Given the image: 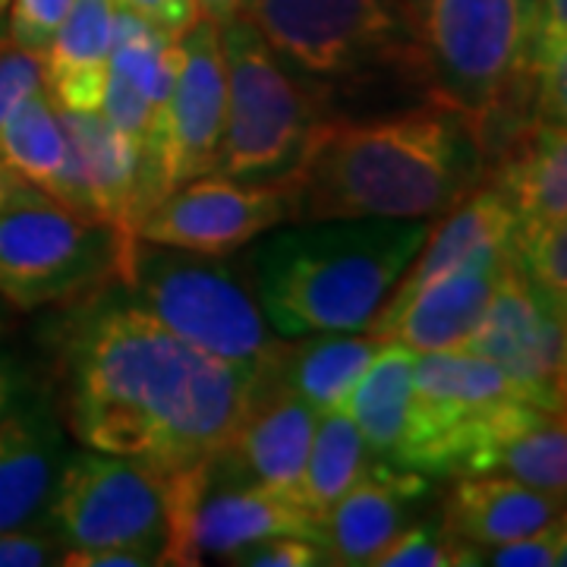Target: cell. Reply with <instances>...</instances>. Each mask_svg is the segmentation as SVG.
Wrapping results in <instances>:
<instances>
[{"label": "cell", "instance_id": "cell-38", "mask_svg": "<svg viewBox=\"0 0 567 567\" xmlns=\"http://www.w3.org/2000/svg\"><path fill=\"white\" fill-rule=\"evenodd\" d=\"M121 10L136 13L145 22L158 25L171 35H181L196 20H203L199 3L196 0H114Z\"/></svg>", "mask_w": 567, "mask_h": 567}, {"label": "cell", "instance_id": "cell-8", "mask_svg": "<svg viewBox=\"0 0 567 567\" xmlns=\"http://www.w3.org/2000/svg\"><path fill=\"white\" fill-rule=\"evenodd\" d=\"M130 234L39 199L0 208V303L73 306L121 278Z\"/></svg>", "mask_w": 567, "mask_h": 567}, {"label": "cell", "instance_id": "cell-31", "mask_svg": "<svg viewBox=\"0 0 567 567\" xmlns=\"http://www.w3.org/2000/svg\"><path fill=\"white\" fill-rule=\"evenodd\" d=\"M507 252L514 271L567 306V221H517Z\"/></svg>", "mask_w": 567, "mask_h": 567}, {"label": "cell", "instance_id": "cell-26", "mask_svg": "<svg viewBox=\"0 0 567 567\" xmlns=\"http://www.w3.org/2000/svg\"><path fill=\"white\" fill-rule=\"evenodd\" d=\"M517 221H567V126L533 121L488 167Z\"/></svg>", "mask_w": 567, "mask_h": 567}, {"label": "cell", "instance_id": "cell-37", "mask_svg": "<svg viewBox=\"0 0 567 567\" xmlns=\"http://www.w3.org/2000/svg\"><path fill=\"white\" fill-rule=\"evenodd\" d=\"M63 546L51 527L3 529L0 533V567L61 565Z\"/></svg>", "mask_w": 567, "mask_h": 567}, {"label": "cell", "instance_id": "cell-18", "mask_svg": "<svg viewBox=\"0 0 567 567\" xmlns=\"http://www.w3.org/2000/svg\"><path fill=\"white\" fill-rule=\"evenodd\" d=\"M507 246H495L473 262L425 284L404 306L369 324L372 334L394 338L416 353H457L486 312L488 300L511 265Z\"/></svg>", "mask_w": 567, "mask_h": 567}, {"label": "cell", "instance_id": "cell-1", "mask_svg": "<svg viewBox=\"0 0 567 567\" xmlns=\"http://www.w3.org/2000/svg\"><path fill=\"white\" fill-rule=\"evenodd\" d=\"M63 429L82 447L174 480L205 466L240 423L256 375L183 344L121 281L54 324Z\"/></svg>", "mask_w": 567, "mask_h": 567}, {"label": "cell", "instance_id": "cell-7", "mask_svg": "<svg viewBox=\"0 0 567 567\" xmlns=\"http://www.w3.org/2000/svg\"><path fill=\"white\" fill-rule=\"evenodd\" d=\"M221 54L227 111L212 177L240 183H290L324 121L278 54L244 17L224 22Z\"/></svg>", "mask_w": 567, "mask_h": 567}, {"label": "cell", "instance_id": "cell-43", "mask_svg": "<svg viewBox=\"0 0 567 567\" xmlns=\"http://www.w3.org/2000/svg\"><path fill=\"white\" fill-rule=\"evenodd\" d=\"M3 35H7V22L0 20V39H3Z\"/></svg>", "mask_w": 567, "mask_h": 567}, {"label": "cell", "instance_id": "cell-25", "mask_svg": "<svg viewBox=\"0 0 567 567\" xmlns=\"http://www.w3.org/2000/svg\"><path fill=\"white\" fill-rule=\"evenodd\" d=\"M117 3L73 0L51 48L41 54V82L63 111H99L114 44Z\"/></svg>", "mask_w": 567, "mask_h": 567}, {"label": "cell", "instance_id": "cell-3", "mask_svg": "<svg viewBox=\"0 0 567 567\" xmlns=\"http://www.w3.org/2000/svg\"><path fill=\"white\" fill-rule=\"evenodd\" d=\"M324 121L401 111L432 95L416 0H244Z\"/></svg>", "mask_w": 567, "mask_h": 567}, {"label": "cell", "instance_id": "cell-13", "mask_svg": "<svg viewBox=\"0 0 567 567\" xmlns=\"http://www.w3.org/2000/svg\"><path fill=\"white\" fill-rule=\"evenodd\" d=\"M567 306L507 265L476 331L457 353L502 365L529 404L565 413Z\"/></svg>", "mask_w": 567, "mask_h": 567}, {"label": "cell", "instance_id": "cell-21", "mask_svg": "<svg viewBox=\"0 0 567 567\" xmlns=\"http://www.w3.org/2000/svg\"><path fill=\"white\" fill-rule=\"evenodd\" d=\"M58 111L70 140L80 215L133 234L140 203V145L107 121L102 111Z\"/></svg>", "mask_w": 567, "mask_h": 567}, {"label": "cell", "instance_id": "cell-32", "mask_svg": "<svg viewBox=\"0 0 567 567\" xmlns=\"http://www.w3.org/2000/svg\"><path fill=\"white\" fill-rule=\"evenodd\" d=\"M480 565V551L461 543L447 529L442 511L435 517H416L388 543L372 567H466Z\"/></svg>", "mask_w": 567, "mask_h": 567}, {"label": "cell", "instance_id": "cell-41", "mask_svg": "<svg viewBox=\"0 0 567 567\" xmlns=\"http://www.w3.org/2000/svg\"><path fill=\"white\" fill-rule=\"evenodd\" d=\"M22 394V375L20 365L13 363V357H7L0 350V420L7 416V410L20 401Z\"/></svg>", "mask_w": 567, "mask_h": 567}, {"label": "cell", "instance_id": "cell-44", "mask_svg": "<svg viewBox=\"0 0 567 567\" xmlns=\"http://www.w3.org/2000/svg\"><path fill=\"white\" fill-rule=\"evenodd\" d=\"M7 3H10V0H0V13H3V10H7Z\"/></svg>", "mask_w": 567, "mask_h": 567}, {"label": "cell", "instance_id": "cell-6", "mask_svg": "<svg viewBox=\"0 0 567 567\" xmlns=\"http://www.w3.org/2000/svg\"><path fill=\"white\" fill-rule=\"evenodd\" d=\"M121 287L183 344L259 375L281 347L265 322L249 262L130 237Z\"/></svg>", "mask_w": 567, "mask_h": 567}, {"label": "cell", "instance_id": "cell-11", "mask_svg": "<svg viewBox=\"0 0 567 567\" xmlns=\"http://www.w3.org/2000/svg\"><path fill=\"white\" fill-rule=\"evenodd\" d=\"M290 221V183H240L205 174L162 196L136 221L130 237L203 256H234Z\"/></svg>", "mask_w": 567, "mask_h": 567}, {"label": "cell", "instance_id": "cell-28", "mask_svg": "<svg viewBox=\"0 0 567 567\" xmlns=\"http://www.w3.org/2000/svg\"><path fill=\"white\" fill-rule=\"evenodd\" d=\"M416 357L420 353L413 347L401 344L394 338H382L379 353L365 365L360 382L347 398L344 410L360 429L372 461L401 466Z\"/></svg>", "mask_w": 567, "mask_h": 567}, {"label": "cell", "instance_id": "cell-16", "mask_svg": "<svg viewBox=\"0 0 567 567\" xmlns=\"http://www.w3.org/2000/svg\"><path fill=\"white\" fill-rule=\"evenodd\" d=\"M432 498V476L369 461L363 476L322 517V546L331 565L365 567L410 527Z\"/></svg>", "mask_w": 567, "mask_h": 567}, {"label": "cell", "instance_id": "cell-22", "mask_svg": "<svg viewBox=\"0 0 567 567\" xmlns=\"http://www.w3.org/2000/svg\"><path fill=\"white\" fill-rule=\"evenodd\" d=\"M514 224H517V215L507 203V196L486 177L476 189H470L461 203L451 205L445 215L432 218V227L425 234L416 259L406 265V271L401 275V281L394 284L379 316L404 306L425 284L445 278L447 271L473 262L476 256H483L495 246L511 244Z\"/></svg>", "mask_w": 567, "mask_h": 567}, {"label": "cell", "instance_id": "cell-9", "mask_svg": "<svg viewBox=\"0 0 567 567\" xmlns=\"http://www.w3.org/2000/svg\"><path fill=\"white\" fill-rule=\"evenodd\" d=\"M48 527L66 548H130L167 561L174 507L171 483L126 457L70 451L48 507Z\"/></svg>", "mask_w": 567, "mask_h": 567}, {"label": "cell", "instance_id": "cell-20", "mask_svg": "<svg viewBox=\"0 0 567 567\" xmlns=\"http://www.w3.org/2000/svg\"><path fill=\"white\" fill-rule=\"evenodd\" d=\"M177 63V35L117 7L102 111L130 140L145 145L162 111Z\"/></svg>", "mask_w": 567, "mask_h": 567}, {"label": "cell", "instance_id": "cell-10", "mask_svg": "<svg viewBox=\"0 0 567 567\" xmlns=\"http://www.w3.org/2000/svg\"><path fill=\"white\" fill-rule=\"evenodd\" d=\"M224 111L227 80L221 29L215 22L196 20L177 35L174 80L140 152L136 221L171 189L212 174L224 133Z\"/></svg>", "mask_w": 567, "mask_h": 567}, {"label": "cell", "instance_id": "cell-23", "mask_svg": "<svg viewBox=\"0 0 567 567\" xmlns=\"http://www.w3.org/2000/svg\"><path fill=\"white\" fill-rule=\"evenodd\" d=\"M379 347L382 338L372 331H319L281 338V347L259 375L297 394L316 413H328L347 404Z\"/></svg>", "mask_w": 567, "mask_h": 567}, {"label": "cell", "instance_id": "cell-29", "mask_svg": "<svg viewBox=\"0 0 567 567\" xmlns=\"http://www.w3.org/2000/svg\"><path fill=\"white\" fill-rule=\"evenodd\" d=\"M369 461L372 457L365 451L363 435L344 406L319 413L303 476H300V502L306 511L322 520L324 511L363 476Z\"/></svg>", "mask_w": 567, "mask_h": 567}, {"label": "cell", "instance_id": "cell-40", "mask_svg": "<svg viewBox=\"0 0 567 567\" xmlns=\"http://www.w3.org/2000/svg\"><path fill=\"white\" fill-rule=\"evenodd\" d=\"M39 199H48V196H44V193H39L32 183L22 181L17 171H10L7 164L0 162V208L39 203Z\"/></svg>", "mask_w": 567, "mask_h": 567}, {"label": "cell", "instance_id": "cell-12", "mask_svg": "<svg viewBox=\"0 0 567 567\" xmlns=\"http://www.w3.org/2000/svg\"><path fill=\"white\" fill-rule=\"evenodd\" d=\"M507 401H527V394L502 365L473 353H420L413 365L401 466L420 470L432 480H451L466 429Z\"/></svg>", "mask_w": 567, "mask_h": 567}, {"label": "cell", "instance_id": "cell-45", "mask_svg": "<svg viewBox=\"0 0 567 567\" xmlns=\"http://www.w3.org/2000/svg\"><path fill=\"white\" fill-rule=\"evenodd\" d=\"M7 322V316H3V306H0V324Z\"/></svg>", "mask_w": 567, "mask_h": 567}, {"label": "cell", "instance_id": "cell-34", "mask_svg": "<svg viewBox=\"0 0 567 567\" xmlns=\"http://www.w3.org/2000/svg\"><path fill=\"white\" fill-rule=\"evenodd\" d=\"M7 7H10L7 39L22 51L44 54L66 20L73 0H10Z\"/></svg>", "mask_w": 567, "mask_h": 567}, {"label": "cell", "instance_id": "cell-42", "mask_svg": "<svg viewBox=\"0 0 567 567\" xmlns=\"http://www.w3.org/2000/svg\"><path fill=\"white\" fill-rule=\"evenodd\" d=\"M199 3V13L203 20L215 22V25H224V22L237 20L240 10H244V0H196Z\"/></svg>", "mask_w": 567, "mask_h": 567}, {"label": "cell", "instance_id": "cell-33", "mask_svg": "<svg viewBox=\"0 0 567 567\" xmlns=\"http://www.w3.org/2000/svg\"><path fill=\"white\" fill-rule=\"evenodd\" d=\"M567 561V520L565 514L546 527L533 529L502 546L483 548L480 565L495 567H561Z\"/></svg>", "mask_w": 567, "mask_h": 567}, {"label": "cell", "instance_id": "cell-30", "mask_svg": "<svg viewBox=\"0 0 567 567\" xmlns=\"http://www.w3.org/2000/svg\"><path fill=\"white\" fill-rule=\"evenodd\" d=\"M536 121L567 117V0H536L527 44Z\"/></svg>", "mask_w": 567, "mask_h": 567}, {"label": "cell", "instance_id": "cell-17", "mask_svg": "<svg viewBox=\"0 0 567 567\" xmlns=\"http://www.w3.org/2000/svg\"><path fill=\"white\" fill-rule=\"evenodd\" d=\"M66 457L70 447L54 401L20 394L0 420V533L48 527Z\"/></svg>", "mask_w": 567, "mask_h": 567}, {"label": "cell", "instance_id": "cell-39", "mask_svg": "<svg viewBox=\"0 0 567 567\" xmlns=\"http://www.w3.org/2000/svg\"><path fill=\"white\" fill-rule=\"evenodd\" d=\"M63 567H152V561L130 548H66Z\"/></svg>", "mask_w": 567, "mask_h": 567}, {"label": "cell", "instance_id": "cell-35", "mask_svg": "<svg viewBox=\"0 0 567 567\" xmlns=\"http://www.w3.org/2000/svg\"><path fill=\"white\" fill-rule=\"evenodd\" d=\"M237 567H319L331 565L322 543L306 536H268L252 546L240 548L227 558Z\"/></svg>", "mask_w": 567, "mask_h": 567}, {"label": "cell", "instance_id": "cell-19", "mask_svg": "<svg viewBox=\"0 0 567 567\" xmlns=\"http://www.w3.org/2000/svg\"><path fill=\"white\" fill-rule=\"evenodd\" d=\"M268 536H306L322 543V520L312 517L297 495L256 483L212 480L205 466V488L186 529L189 561H227L234 551Z\"/></svg>", "mask_w": 567, "mask_h": 567}, {"label": "cell", "instance_id": "cell-15", "mask_svg": "<svg viewBox=\"0 0 567 567\" xmlns=\"http://www.w3.org/2000/svg\"><path fill=\"white\" fill-rule=\"evenodd\" d=\"M451 476H507L543 492L565 495V413H551L529 401L492 406L466 429Z\"/></svg>", "mask_w": 567, "mask_h": 567}, {"label": "cell", "instance_id": "cell-4", "mask_svg": "<svg viewBox=\"0 0 567 567\" xmlns=\"http://www.w3.org/2000/svg\"><path fill=\"white\" fill-rule=\"evenodd\" d=\"M432 218L290 221L246 252L265 322L278 338L369 331Z\"/></svg>", "mask_w": 567, "mask_h": 567}, {"label": "cell", "instance_id": "cell-2", "mask_svg": "<svg viewBox=\"0 0 567 567\" xmlns=\"http://www.w3.org/2000/svg\"><path fill=\"white\" fill-rule=\"evenodd\" d=\"M488 167L483 130L439 99L328 121L290 181L293 221L439 218L486 181Z\"/></svg>", "mask_w": 567, "mask_h": 567}, {"label": "cell", "instance_id": "cell-24", "mask_svg": "<svg viewBox=\"0 0 567 567\" xmlns=\"http://www.w3.org/2000/svg\"><path fill=\"white\" fill-rule=\"evenodd\" d=\"M442 517L447 529L476 551L511 543L565 514V495L507 480V476H451Z\"/></svg>", "mask_w": 567, "mask_h": 567}, {"label": "cell", "instance_id": "cell-36", "mask_svg": "<svg viewBox=\"0 0 567 567\" xmlns=\"http://www.w3.org/2000/svg\"><path fill=\"white\" fill-rule=\"evenodd\" d=\"M41 66H44L41 54L22 51L7 35L0 39V126L29 92L44 85L41 82Z\"/></svg>", "mask_w": 567, "mask_h": 567}, {"label": "cell", "instance_id": "cell-14", "mask_svg": "<svg viewBox=\"0 0 567 567\" xmlns=\"http://www.w3.org/2000/svg\"><path fill=\"white\" fill-rule=\"evenodd\" d=\"M316 420L319 413L297 394L256 375L240 423L234 425L221 451L208 461V476L230 483H256L300 498V476L309 457Z\"/></svg>", "mask_w": 567, "mask_h": 567}, {"label": "cell", "instance_id": "cell-5", "mask_svg": "<svg viewBox=\"0 0 567 567\" xmlns=\"http://www.w3.org/2000/svg\"><path fill=\"white\" fill-rule=\"evenodd\" d=\"M536 0H416L429 85L483 130L498 152L502 123L511 140L536 121L527 80V44Z\"/></svg>", "mask_w": 567, "mask_h": 567}, {"label": "cell", "instance_id": "cell-27", "mask_svg": "<svg viewBox=\"0 0 567 567\" xmlns=\"http://www.w3.org/2000/svg\"><path fill=\"white\" fill-rule=\"evenodd\" d=\"M0 162L17 171L25 183H32L51 203L80 215L76 189H73L70 140L63 130L61 111L44 92V85L29 92L0 126Z\"/></svg>", "mask_w": 567, "mask_h": 567}]
</instances>
